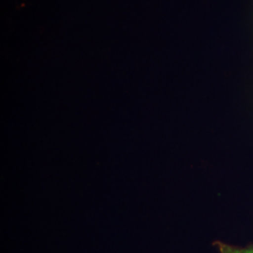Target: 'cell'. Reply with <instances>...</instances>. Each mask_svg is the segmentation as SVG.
<instances>
[{"instance_id":"cell-1","label":"cell","mask_w":253,"mask_h":253,"mask_svg":"<svg viewBox=\"0 0 253 253\" xmlns=\"http://www.w3.org/2000/svg\"><path fill=\"white\" fill-rule=\"evenodd\" d=\"M218 252L220 253H253V248H240L225 243H217Z\"/></svg>"}]
</instances>
